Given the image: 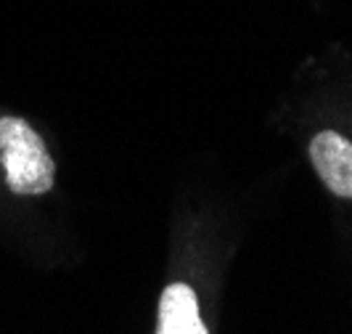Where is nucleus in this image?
Listing matches in <instances>:
<instances>
[{
	"label": "nucleus",
	"mask_w": 352,
	"mask_h": 334,
	"mask_svg": "<svg viewBox=\"0 0 352 334\" xmlns=\"http://www.w3.org/2000/svg\"><path fill=\"white\" fill-rule=\"evenodd\" d=\"M157 334H207V326L199 316L196 292L188 284L175 282L162 292Z\"/></svg>",
	"instance_id": "nucleus-3"
},
{
	"label": "nucleus",
	"mask_w": 352,
	"mask_h": 334,
	"mask_svg": "<svg viewBox=\"0 0 352 334\" xmlns=\"http://www.w3.org/2000/svg\"><path fill=\"white\" fill-rule=\"evenodd\" d=\"M310 159L331 194L352 199V141L334 130H323L310 143Z\"/></svg>",
	"instance_id": "nucleus-2"
},
{
	"label": "nucleus",
	"mask_w": 352,
	"mask_h": 334,
	"mask_svg": "<svg viewBox=\"0 0 352 334\" xmlns=\"http://www.w3.org/2000/svg\"><path fill=\"white\" fill-rule=\"evenodd\" d=\"M0 165L16 196H43L56 183V162L43 136L14 114L0 117Z\"/></svg>",
	"instance_id": "nucleus-1"
}]
</instances>
